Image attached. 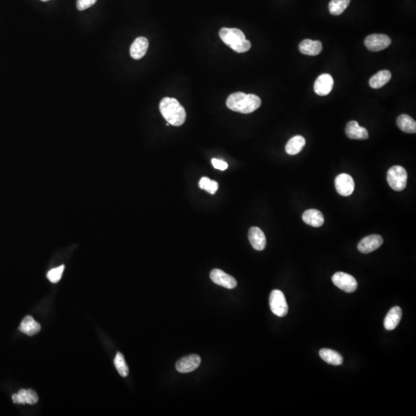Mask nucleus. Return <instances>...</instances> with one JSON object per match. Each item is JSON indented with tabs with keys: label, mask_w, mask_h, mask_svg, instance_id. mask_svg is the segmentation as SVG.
<instances>
[{
	"label": "nucleus",
	"mask_w": 416,
	"mask_h": 416,
	"mask_svg": "<svg viewBox=\"0 0 416 416\" xmlns=\"http://www.w3.org/2000/svg\"><path fill=\"white\" fill-rule=\"evenodd\" d=\"M227 107L233 111L248 114L261 107V100L254 94L237 92L231 94L226 102Z\"/></svg>",
	"instance_id": "nucleus-1"
},
{
	"label": "nucleus",
	"mask_w": 416,
	"mask_h": 416,
	"mask_svg": "<svg viewBox=\"0 0 416 416\" xmlns=\"http://www.w3.org/2000/svg\"><path fill=\"white\" fill-rule=\"evenodd\" d=\"M160 111L167 123L174 126L184 124L187 117L184 107L175 98L164 97L160 103Z\"/></svg>",
	"instance_id": "nucleus-2"
},
{
	"label": "nucleus",
	"mask_w": 416,
	"mask_h": 416,
	"mask_svg": "<svg viewBox=\"0 0 416 416\" xmlns=\"http://www.w3.org/2000/svg\"><path fill=\"white\" fill-rule=\"evenodd\" d=\"M219 35L222 41L237 53H245L251 49V42L239 29L222 28Z\"/></svg>",
	"instance_id": "nucleus-3"
},
{
	"label": "nucleus",
	"mask_w": 416,
	"mask_h": 416,
	"mask_svg": "<svg viewBox=\"0 0 416 416\" xmlns=\"http://www.w3.org/2000/svg\"><path fill=\"white\" fill-rule=\"evenodd\" d=\"M408 174L401 166H393L387 173V181L395 191H401L406 187Z\"/></svg>",
	"instance_id": "nucleus-4"
},
{
	"label": "nucleus",
	"mask_w": 416,
	"mask_h": 416,
	"mask_svg": "<svg viewBox=\"0 0 416 416\" xmlns=\"http://www.w3.org/2000/svg\"><path fill=\"white\" fill-rule=\"evenodd\" d=\"M269 304L272 312L277 316H285L289 312L287 301L280 290H274L270 293Z\"/></svg>",
	"instance_id": "nucleus-5"
},
{
	"label": "nucleus",
	"mask_w": 416,
	"mask_h": 416,
	"mask_svg": "<svg viewBox=\"0 0 416 416\" xmlns=\"http://www.w3.org/2000/svg\"><path fill=\"white\" fill-rule=\"evenodd\" d=\"M331 280L335 286L347 293L356 292L358 288L357 281L356 279L344 272H337L332 276Z\"/></svg>",
	"instance_id": "nucleus-6"
},
{
	"label": "nucleus",
	"mask_w": 416,
	"mask_h": 416,
	"mask_svg": "<svg viewBox=\"0 0 416 416\" xmlns=\"http://www.w3.org/2000/svg\"><path fill=\"white\" fill-rule=\"evenodd\" d=\"M391 44V39L385 34H372L365 40V45L372 52H379L386 49Z\"/></svg>",
	"instance_id": "nucleus-7"
},
{
	"label": "nucleus",
	"mask_w": 416,
	"mask_h": 416,
	"mask_svg": "<svg viewBox=\"0 0 416 416\" xmlns=\"http://www.w3.org/2000/svg\"><path fill=\"white\" fill-rule=\"evenodd\" d=\"M336 190L344 197H349L355 190V182L353 177L347 174L337 175L334 180Z\"/></svg>",
	"instance_id": "nucleus-8"
},
{
	"label": "nucleus",
	"mask_w": 416,
	"mask_h": 416,
	"mask_svg": "<svg viewBox=\"0 0 416 416\" xmlns=\"http://www.w3.org/2000/svg\"><path fill=\"white\" fill-rule=\"evenodd\" d=\"M210 278L212 282L216 285L222 286L228 289H233L237 287L236 279L232 276L225 273L220 269H214L210 274Z\"/></svg>",
	"instance_id": "nucleus-9"
},
{
	"label": "nucleus",
	"mask_w": 416,
	"mask_h": 416,
	"mask_svg": "<svg viewBox=\"0 0 416 416\" xmlns=\"http://www.w3.org/2000/svg\"><path fill=\"white\" fill-rule=\"evenodd\" d=\"M201 362L200 357L197 355H190L182 358L176 364V369L180 373H189L196 370Z\"/></svg>",
	"instance_id": "nucleus-10"
},
{
	"label": "nucleus",
	"mask_w": 416,
	"mask_h": 416,
	"mask_svg": "<svg viewBox=\"0 0 416 416\" xmlns=\"http://www.w3.org/2000/svg\"><path fill=\"white\" fill-rule=\"evenodd\" d=\"M383 244V238L379 235H372L364 238L358 244V249L361 253L369 254L380 248Z\"/></svg>",
	"instance_id": "nucleus-11"
},
{
	"label": "nucleus",
	"mask_w": 416,
	"mask_h": 416,
	"mask_svg": "<svg viewBox=\"0 0 416 416\" xmlns=\"http://www.w3.org/2000/svg\"><path fill=\"white\" fill-rule=\"evenodd\" d=\"M334 86V80L330 74H324L317 78L314 85L315 92L319 96H327L331 92Z\"/></svg>",
	"instance_id": "nucleus-12"
},
{
	"label": "nucleus",
	"mask_w": 416,
	"mask_h": 416,
	"mask_svg": "<svg viewBox=\"0 0 416 416\" xmlns=\"http://www.w3.org/2000/svg\"><path fill=\"white\" fill-rule=\"evenodd\" d=\"M248 238L254 249L263 251L266 247V238L264 232L257 227H252L248 231Z\"/></svg>",
	"instance_id": "nucleus-13"
},
{
	"label": "nucleus",
	"mask_w": 416,
	"mask_h": 416,
	"mask_svg": "<svg viewBox=\"0 0 416 416\" xmlns=\"http://www.w3.org/2000/svg\"><path fill=\"white\" fill-rule=\"evenodd\" d=\"M345 133L348 137L353 140H366L369 138V132L365 127H362L357 121L349 122L345 128Z\"/></svg>",
	"instance_id": "nucleus-14"
},
{
	"label": "nucleus",
	"mask_w": 416,
	"mask_h": 416,
	"mask_svg": "<svg viewBox=\"0 0 416 416\" xmlns=\"http://www.w3.org/2000/svg\"><path fill=\"white\" fill-rule=\"evenodd\" d=\"M148 46H149V42L147 38L143 37V36L136 38L130 46V49H129L130 56L134 59H141L146 54Z\"/></svg>",
	"instance_id": "nucleus-15"
},
{
	"label": "nucleus",
	"mask_w": 416,
	"mask_h": 416,
	"mask_svg": "<svg viewBox=\"0 0 416 416\" xmlns=\"http://www.w3.org/2000/svg\"><path fill=\"white\" fill-rule=\"evenodd\" d=\"M39 398L37 394L35 391L32 389H21L19 391L18 393L14 394L13 395V401L14 403L18 404H30L34 405L37 402Z\"/></svg>",
	"instance_id": "nucleus-16"
},
{
	"label": "nucleus",
	"mask_w": 416,
	"mask_h": 416,
	"mask_svg": "<svg viewBox=\"0 0 416 416\" xmlns=\"http://www.w3.org/2000/svg\"><path fill=\"white\" fill-rule=\"evenodd\" d=\"M299 50L302 54L317 56L322 50V43L318 40H304L299 44Z\"/></svg>",
	"instance_id": "nucleus-17"
},
{
	"label": "nucleus",
	"mask_w": 416,
	"mask_h": 416,
	"mask_svg": "<svg viewBox=\"0 0 416 416\" xmlns=\"http://www.w3.org/2000/svg\"><path fill=\"white\" fill-rule=\"evenodd\" d=\"M402 316V311L399 307H393L392 309L388 311L385 317V321H384V326L385 329L388 331H392L395 329L398 324H399L400 321Z\"/></svg>",
	"instance_id": "nucleus-18"
},
{
	"label": "nucleus",
	"mask_w": 416,
	"mask_h": 416,
	"mask_svg": "<svg viewBox=\"0 0 416 416\" xmlns=\"http://www.w3.org/2000/svg\"><path fill=\"white\" fill-rule=\"evenodd\" d=\"M302 220L307 225H311V226L315 227V228H319L322 226L324 222V216L322 213L316 209H309L306 212H304L302 215Z\"/></svg>",
	"instance_id": "nucleus-19"
},
{
	"label": "nucleus",
	"mask_w": 416,
	"mask_h": 416,
	"mask_svg": "<svg viewBox=\"0 0 416 416\" xmlns=\"http://www.w3.org/2000/svg\"><path fill=\"white\" fill-rule=\"evenodd\" d=\"M20 330L29 336L35 335L41 330V325L32 316L25 317L20 325Z\"/></svg>",
	"instance_id": "nucleus-20"
},
{
	"label": "nucleus",
	"mask_w": 416,
	"mask_h": 416,
	"mask_svg": "<svg viewBox=\"0 0 416 416\" xmlns=\"http://www.w3.org/2000/svg\"><path fill=\"white\" fill-rule=\"evenodd\" d=\"M305 144H306V141L305 138L301 135H297L289 140L285 147V151L289 155H296L303 150Z\"/></svg>",
	"instance_id": "nucleus-21"
},
{
	"label": "nucleus",
	"mask_w": 416,
	"mask_h": 416,
	"mask_svg": "<svg viewBox=\"0 0 416 416\" xmlns=\"http://www.w3.org/2000/svg\"><path fill=\"white\" fill-rule=\"evenodd\" d=\"M319 356L324 362L332 366H340L343 362L342 356L336 351L331 350V349H321Z\"/></svg>",
	"instance_id": "nucleus-22"
},
{
	"label": "nucleus",
	"mask_w": 416,
	"mask_h": 416,
	"mask_svg": "<svg viewBox=\"0 0 416 416\" xmlns=\"http://www.w3.org/2000/svg\"><path fill=\"white\" fill-rule=\"evenodd\" d=\"M392 74L388 71H381L371 77L369 86L373 89H379L391 80Z\"/></svg>",
	"instance_id": "nucleus-23"
},
{
	"label": "nucleus",
	"mask_w": 416,
	"mask_h": 416,
	"mask_svg": "<svg viewBox=\"0 0 416 416\" xmlns=\"http://www.w3.org/2000/svg\"><path fill=\"white\" fill-rule=\"evenodd\" d=\"M398 128L407 133H415L416 122L407 114H401L397 118Z\"/></svg>",
	"instance_id": "nucleus-24"
},
{
	"label": "nucleus",
	"mask_w": 416,
	"mask_h": 416,
	"mask_svg": "<svg viewBox=\"0 0 416 416\" xmlns=\"http://www.w3.org/2000/svg\"><path fill=\"white\" fill-rule=\"evenodd\" d=\"M351 0H331L329 4L330 14L339 16L344 13L350 4Z\"/></svg>",
	"instance_id": "nucleus-25"
},
{
	"label": "nucleus",
	"mask_w": 416,
	"mask_h": 416,
	"mask_svg": "<svg viewBox=\"0 0 416 416\" xmlns=\"http://www.w3.org/2000/svg\"><path fill=\"white\" fill-rule=\"evenodd\" d=\"M114 365L116 370L122 377H126L129 374V368L125 362L124 357L120 353H117L114 359Z\"/></svg>",
	"instance_id": "nucleus-26"
},
{
	"label": "nucleus",
	"mask_w": 416,
	"mask_h": 416,
	"mask_svg": "<svg viewBox=\"0 0 416 416\" xmlns=\"http://www.w3.org/2000/svg\"><path fill=\"white\" fill-rule=\"evenodd\" d=\"M199 187L206 190L208 193L215 194L218 189V182L215 180H212L208 177H203L199 181Z\"/></svg>",
	"instance_id": "nucleus-27"
},
{
	"label": "nucleus",
	"mask_w": 416,
	"mask_h": 416,
	"mask_svg": "<svg viewBox=\"0 0 416 416\" xmlns=\"http://www.w3.org/2000/svg\"><path fill=\"white\" fill-rule=\"evenodd\" d=\"M65 266L61 265L59 267H56V268L52 269L47 273V279H49V282L52 283H57L60 281L62 278V273L64 271Z\"/></svg>",
	"instance_id": "nucleus-28"
},
{
	"label": "nucleus",
	"mask_w": 416,
	"mask_h": 416,
	"mask_svg": "<svg viewBox=\"0 0 416 416\" xmlns=\"http://www.w3.org/2000/svg\"><path fill=\"white\" fill-rule=\"evenodd\" d=\"M97 0H77V8L80 11H84L87 9L94 6L96 4Z\"/></svg>",
	"instance_id": "nucleus-29"
},
{
	"label": "nucleus",
	"mask_w": 416,
	"mask_h": 416,
	"mask_svg": "<svg viewBox=\"0 0 416 416\" xmlns=\"http://www.w3.org/2000/svg\"><path fill=\"white\" fill-rule=\"evenodd\" d=\"M212 164H213L214 167H215V169L220 170V171H225L228 167V164L224 161H221V160L214 158V159H212Z\"/></svg>",
	"instance_id": "nucleus-30"
},
{
	"label": "nucleus",
	"mask_w": 416,
	"mask_h": 416,
	"mask_svg": "<svg viewBox=\"0 0 416 416\" xmlns=\"http://www.w3.org/2000/svg\"><path fill=\"white\" fill-rule=\"evenodd\" d=\"M42 2H46V1H49V0H41Z\"/></svg>",
	"instance_id": "nucleus-31"
}]
</instances>
